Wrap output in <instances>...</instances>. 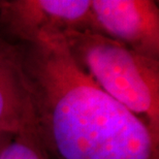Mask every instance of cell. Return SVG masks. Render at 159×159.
Instances as JSON below:
<instances>
[{
    "mask_svg": "<svg viewBox=\"0 0 159 159\" xmlns=\"http://www.w3.org/2000/svg\"><path fill=\"white\" fill-rule=\"evenodd\" d=\"M49 159H159V139L102 90L63 35L18 43Z\"/></svg>",
    "mask_w": 159,
    "mask_h": 159,
    "instance_id": "obj_1",
    "label": "cell"
},
{
    "mask_svg": "<svg viewBox=\"0 0 159 159\" xmlns=\"http://www.w3.org/2000/svg\"><path fill=\"white\" fill-rule=\"evenodd\" d=\"M63 37L71 55L101 89L141 116L159 139V60L143 56L101 33L70 31Z\"/></svg>",
    "mask_w": 159,
    "mask_h": 159,
    "instance_id": "obj_2",
    "label": "cell"
},
{
    "mask_svg": "<svg viewBox=\"0 0 159 159\" xmlns=\"http://www.w3.org/2000/svg\"><path fill=\"white\" fill-rule=\"evenodd\" d=\"M0 22L11 35L24 43L70 31L101 33L90 0L2 1Z\"/></svg>",
    "mask_w": 159,
    "mask_h": 159,
    "instance_id": "obj_3",
    "label": "cell"
},
{
    "mask_svg": "<svg viewBox=\"0 0 159 159\" xmlns=\"http://www.w3.org/2000/svg\"><path fill=\"white\" fill-rule=\"evenodd\" d=\"M101 33L134 52L159 60V6L153 0H93Z\"/></svg>",
    "mask_w": 159,
    "mask_h": 159,
    "instance_id": "obj_4",
    "label": "cell"
},
{
    "mask_svg": "<svg viewBox=\"0 0 159 159\" xmlns=\"http://www.w3.org/2000/svg\"><path fill=\"white\" fill-rule=\"evenodd\" d=\"M0 132L35 135L32 95L18 43L0 35Z\"/></svg>",
    "mask_w": 159,
    "mask_h": 159,
    "instance_id": "obj_5",
    "label": "cell"
},
{
    "mask_svg": "<svg viewBox=\"0 0 159 159\" xmlns=\"http://www.w3.org/2000/svg\"><path fill=\"white\" fill-rule=\"evenodd\" d=\"M0 159H49L33 134L16 135L0 154Z\"/></svg>",
    "mask_w": 159,
    "mask_h": 159,
    "instance_id": "obj_6",
    "label": "cell"
},
{
    "mask_svg": "<svg viewBox=\"0 0 159 159\" xmlns=\"http://www.w3.org/2000/svg\"><path fill=\"white\" fill-rule=\"evenodd\" d=\"M15 136L16 135L9 134V133L0 132V154L2 153V151L4 150V148L11 143V141L15 138Z\"/></svg>",
    "mask_w": 159,
    "mask_h": 159,
    "instance_id": "obj_7",
    "label": "cell"
},
{
    "mask_svg": "<svg viewBox=\"0 0 159 159\" xmlns=\"http://www.w3.org/2000/svg\"><path fill=\"white\" fill-rule=\"evenodd\" d=\"M1 3H2V1H0V7H1Z\"/></svg>",
    "mask_w": 159,
    "mask_h": 159,
    "instance_id": "obj_8",
    "label": "cell"
}]
</instances>
